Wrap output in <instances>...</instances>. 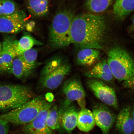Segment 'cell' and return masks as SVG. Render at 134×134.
<instances>
[{"label": "cell", "mask_w": 134, "mask_h": 134, "mask_svg": "<svg viewBox=\"0 0 134 134\" xmlns=\"http://www.w3.org/2000/svg\"><path fill=\"white\" fill-rule=\"evenodd\" d=\"M106 24L103 16L86 13L75 16L70 31L71 44L79 48H103Z\"/></svg>", "instance_id": "1"}, {"label": "cell", "mask_w": 134, "mask_h": 134, "mask_svg": "<svg viewBox=\"0 0 134 134\" xmlns=\"http://www.w3.org/2000/svg\"><path fill=\"white\" fill-rule=\"evenodd\" d=\"M71 64L66 57L55 55L47 60L41 70L38 80L40 87L47 90H53L60 86L71 73Z\"/></svg>", "instance_id": "2"}, {"label": "cell", "mask_w": 134, "mask_h": 134, "mask_svg": "<svg viewBox=\"0 0 134 134\" xmlns=\"http://www.w3.org/2000/svg\"><path fill=\"white\" fill-rule=\"evenodd\" d=\"M75 15L71 10L64 9L55 15L49 29L48 43L53 49L68 47L71 44L70 31Z\"/></svg>", "instance_id": "3"}, {"label": "cell", "mask_w": 134, "mask_h": 134, "mask_svg": "<svg viewBox=\"0 0 134 134\" xmlns=\"http://www.w3.org/2000/svg\"><path fill=\"white\" fill-rule=\"evenodd\" d=\"M48 102L45 96L34 97L19 107L0 115V119L16 126H22L31 122Z\"/></svg>", "instance_id": "4"}, {"label": "cell", "mask_w": 134, "mask_h": 134, "mask_svg": "<svg viewBox=\"0 0 134 134\" xmlns=\"http://www.w3.org/2000/svg\"><path fill=\"white\" fill-rule=\"evenodd\" d=\"M27 85L0 84V111H8L34 98Z\"/></svg>", "instance_id": "5"}, {"label": "cell", "mask_w": 134, "mask_h": 134, "mask_svg": "<svg viewBox=\"0 0 134 134\" xmlns=\"http://www.w3.org/2000/svg\"><path fill=\"white\" fill-rule=\"evenodd\" d=\"M107 63L113 77L119 81H125L134 75V60L126 50L119 46L110 48Z\"/></svg>", "instance_id": "6"}, {"label": "cell", "mask_w": 134, "mask_h": 134, "mask_svg": "<svg viewBox=\"0 0 134 134\" xmlns=\"http://www.w3.org/2000/svg\"><path fill=\"white\" fill-rule=\"evenodd\" d=\"M87 86L94 94L105 104L118 110L119 105L114 90L101 80L90 78L87 82Z\"/></svg>", "instance_id": "7"}, {"label": "cell", "mask_w": 134, "mask_h": 134, "mask_svg": "<svg viewBox=\"0 0 134 134\" xmlns=\"http://www.w3.org/2000/svg\"><path fill=\"white\" fill-rule=\"evenodd\" d=\"M53 104V102H48L32 121L22 126L21 134H56L54 131L48 128L46 122L49 109Z\"/></svg>", "instance_id": "8"}, {"label": "cell", "mask_w": 134, "mask_h": 134, "mask_svg": "<svg viewBox=\"0 0 134 134\" xmlns=\"http://www.w3.org/2000/svg\"><path fill=\"white\" fill-rule=\"evenodd\" d=\"M58 110L61 127L71 133L77 126L79 112L76 105L66 99L61 102Z\"/></svg>", "instance_id": "9"}, {"label": "cell", "mask_w": 134, "mask_h": 134, "mask_svg": "<svg viewBox=\"0 0 134 134\" xmlns=\"http://www.w3.org/2000/svg\"><path fill=\"white\" fill-rule=\"evenodd\" d=\"M26 16L23 11L18 10L12 14L0 16V32L14 34L25 28Z\"/></svg>", "instance_id": "10"}, {"label": "cell", "mask_w": 134, "mask_h": 134, "mask_svg": "<svg viewBox=\"0 0 134 134\" xmlns=\"http://www.w3.org/2000/svg\"><path fill=\"white\" fill-rule=\"evenodd\" d=\"M62 91L67 99L76 101L81 109L86 105V94L81 81L77 78L71 77L64 83Z\"/></svg>", "instance_id": "11"}, {"label": "cell", "mask_w": 134, "mask_h": 134, "mask_svg": "<svg viewBox=\"0 0 134 134\" xmlns=\"http://www.w3.org/2000/svg\"><path fill=\"white\" fill-rule=\"evenodd\" d=\"M92 109L96 124L101 130L103 134H109L116 120L115 115L103 104L97 103Z\"/></svg>", "instance_id": "12"}, {"label": "cell", "mask_w": 134, "mask_h": 134, "mask_svg": "<svg viewBox=\"0 0 134 134\" xmlns=\"http://www.w3.org/2000/svg\"><path fill=\"white\" fill-rule=\"evenodd\" d=\"M132 108L125 107L120 110L116 117L115 127L122 134H132L134 132V120L132 114Z\"/></svg>", "instance_id": "13"}, {"label": "cell", "mask_w": 134, "mask_h": 134, "mask_svg": "<svg viewBox=\"0 0 134 134\" xmlns=\"http://www.w3.org/2000/svg\"><path fill=\"white\" fill-rule=\"evenodd\" d=\"M84 75L85 76L90 78L106 81H111L113 77L111 70L105 59L97 63L91 69L85 72Z\"/></svg>", "instance_id": "14"}, {"label": "cell", "mask_w": 134, "mask_h": 134, "mask_svg": "<svg viewBox=\"0 0 134 134\" xmlns=\"http://www.w3.org/2000/svg\"><path fill=\"white\" fill-rule=\"evenodd\" d=\"M100 54V50L95 48H80L75 56V62L79 66H91L99 59Z\"/></svg>", "instance_id": "15"}, {"label": "cell", "mask_w": 134, "mask_h": 134, "mask_svg": "<svg viewBox=\"0 0 134 134\" xmlns=\"http://www.w3.org/2000/svg\"><path fill=\"white\" fill-rule=\"evenodd\" d=\"M36 69L26 63L20 55L13 60L11 73L19 79L25 80L31 76Z\"/></svg>", "instance_id": "16"}, {"label": "cell", "mask_w": 134, "mask_h": 134, "mask_svg": "<svg viewBox=\"0 0 134 134\" xmlns=\"http://www.w3.org/2000/svg\"><path fill=\"white\" fill-rule=\"evenodd\" d=\"M15 40L10 37L5 38L0 53L6 67L7 72L11 73L13 60L17 57L14 48Z\"/></svg>", "instance_id": "17"}, {"label": "cell", "mask_w": 134, "mask_h": 134, "mask_svg": "<svg viewBox=\"0 0 134 134\" xmlns=\"http://www.w3.org/2000/svg\"><path fill=\"white\" fill-rule=\"evenodd\" d=\"M96 125L93 114L85 108L81 109L79 112L77 126L81 131H90Z\"/></svg>", "instance_id": "18"}, {"label": "cell", "mask_w": 134, "mask_h": 134, "mask_svg": "<svg viewBox=\"0 0 134 134\" xmlns=\"http://www.w3.org/2000/svg\"><path fill=\"white\" fill-rule=\"evenodd\" d=\"M42 42L36 40L28 34L22 37L19 41L15 40L14 48L17 56H20L35 46H42Z\"/></svg>", "instance_id": "19"}, {"label": "cell", "mask_w": 134, "mask_h": 134, "mask_svg": "<svg viewBox=\"0 0 134 134\" xmlns=\"http://www.w3.org/2000/svg\"><path fill=\"white\" fill-rule=\"evenodd\" d=\"M134 11V0H116L113 6L114 14L123 19Z\"/></svg>", "instance_id": "20"}, {"label": "cell", "mask_w": 134, "mask_h": 134, "mask_svg": "<svg viewBox=\"0 0 134 134\" xmlns=\"http://www.w3.org/2000/svg\"><path fill=\"white\" fill-rule=\"evenodd\" d=\"M27 8L33 16H43L48 12V0H28Z\"/></svg>", "instance_id": "21"}, {"label": "cell", "mask_w": 134, "mask_h": 134, "mask_svg": "<svg viewBox=\"0 0 134 134\" xmlns=\"http://www.w3.org/2000/svg\"><path fill=\"white\" fill-rule=\"evenodd\" d=\"M46 122L48 128L53 131L60 130L61 126L57 105L53 104L50 108Z\"/></svg>", "instance_id": "22"}, {"label": "cell", "mask_w": 134, "mask_h": 134, "mask_svg": "<svg viewBox=\"0 0 134 134\" xmlns=\"http://www.w3.org/2000/svg\"><path fill=\"white\" fill-rule=\"evenodd\" d=\"M114 0H86L85 5L87 9L95 13H101L109 7Z\"/></svg>", "instance_id": "23"}, {"label": "cell", "mask_w": 134, "mask_h": 134, "mask_svg": "<svg viewBox=\"0 0 134 134\" xmlns=\"http://www.w3.org/2000/svg\"><path fill=\"white\" fill-rule=\"evenodd\" d=\"M18 10L13 0H0V16L12 14Z\"/></svg>", "instance_id": "24"}, {"label": "cell", "mask_w": 134, "mask_h": 134, "mask_svg": "<svg viewBox=\"0 0 134 134\" xmlns=\"http://www.w3.org/2000/svg\"><path fill=\"white\" fill-rule=\"evenodd\" d=\"M38 55L37 50L32 48L25 52L21 56L26 63L36 69L40 64L37 61Z\"/></svg>", "instance_id": "25"}, {"label": "cell", "mask_w": 134, "mask_h": 134, "mask_svg": "<svg viewBox=\"0 0 134 134\" xmlns=\"http://www.w3.org/2000/svg\"><path fill=\"white\" fill-rule=\"evenodd\" d=\"M9 124L7 122L0 119V134H8Z\"/></svg>", "instance_id": "26"}, {"label": "cell", "mask_w": 134, "mask_h": 134, "mask_svg": "<svg viewBox=\"0 0 134 134\" xmlns=\"http://www.w3.org/2000/svg\"><path fill=\"white\" fill-rule=\"evenodd\" d=\"M123 85L125 88L134 90V75L129 79L124 81Z\"/></svg>", "instance_id": "27"}, {"label": "cell", "mask_w": 134, "mask_h": 134, "mask_svg": "<svg viewBox=\"0 0 134 134\" xmlns=\"http://www.w3.org/2000/svg\"><path fill=\"white\" fill-rule=\"evenodd\" d=\"M7 72L6 67L3 61L2 58L0 54V73H4Z\"/></svg>", "instance_id": "28"}, {"label": "cell", "mask_w": 134, "mask_h": 134, "mask_svg": "<svg viewBox=\"0 0 134 134\" xmlns=\"http://www.w3.org/2000/svg\"><path fill=\"white\" fill-rule=\"evenodd\" d=\"M35 26V23L33 21H31L29 23H26L25 26V28L27 31H32Z\"/></svg>", "instance_id": "29"}, {"label": "cell", "mask_w": 134, "mask_h": 134, "mask_svg": "<svg viewBox=\"0 0 134 134\" xmlns=\"http://www.w3.org/2000/svg\"><path fill=\"white\" fill-rule=\"evenodd\" d=\"M45 98L47 101L49 103H52L54 99V96L52 93H49L45 95Z\"/></svg>", "instance_id": "30"}, {"label": "cell", "mask_w": 134, "mask_h": 134, "mask_svg": "<svg viewBox=\"0 0 134 134\" xmlns=\"http://www.w3.org/2000/svg\"><path fill=\"white\" fill-rule=\"evenodd\" d=\"M132 116H133V117L134 120V105L132 109ZM132 134H134V132Z\"/></svg>", "instance_id": "31"}, {"label": "cell", "mask_w": 134, "mask_h": 134, "mask_svg": "<svg viewBox=\"0 0 134 134\" xmlns=\"http://www.w3.org/2000/svg\"><path fill=\"white\" fill-rule=\"evenodd\" d=\"M131 28L133 30H134V16L132 20V23L131 25Z\"/></svg>", "instance_id": "32"}, {"label": "cell", "mask_w": 134, "mask_h": 134, "mask_svg": "<svg viewBox=\"0 0 134 134\" xmlns=\"http://www.w3.org/2000/svg\"><path fill=\"white\" fill-rule=\"evenodd\" d=\"M1 42H0V53H1Z\"/></svg>", "instance_id": "33"}]
</instances>
